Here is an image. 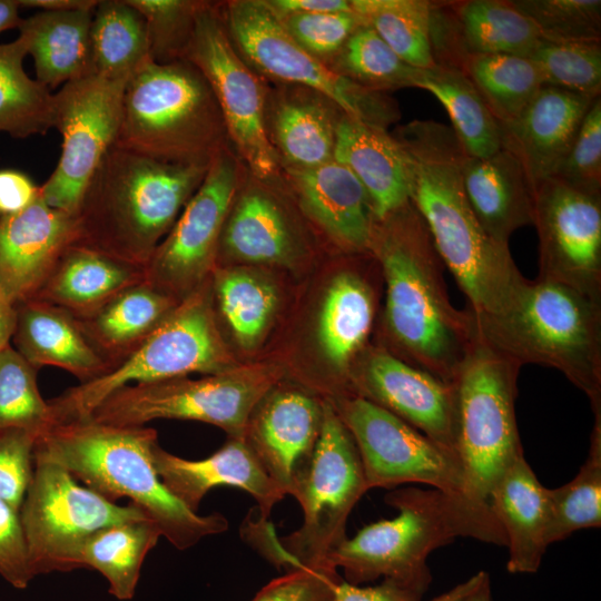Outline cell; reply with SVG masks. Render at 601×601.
I'll return each mask as SVG.
<instances>
[{"mask_svg": "<svg viewBox=\"0 0 601 601\" xmlns=\"http://www.w3.org/2000/svg\"><path fill=\"white\" fill-rule=\"evenodd\" d=\"M471 315L480 339L521 366L558 370L601 415V299L538 276L504 312Z\"/></svg>", "mask_w": 601, "mask_h": 601, "instance_id": "8992f818", "label": "cell"}, {"mask_svg": "<svg viewBox=\"0 0 601 601\" xmlns=\"http://www.w3.org/2000/svg\"><path fill=\"white\" fill-rule=\"evenodd\" d=\"M128 1L145 19L150 60L156 63L184 60L203 1Z\"/></svg>", "mask_w": 601, "mask_h": 601, "instance_id": "c3c4849f", "label": "cell"}, {"mask_svg": "<svg viewBox=\"0 0 601 601\" xmlns=\"http://www.w3.org/2000/svg\"><path fill=\"white\" fill-rule=\"evenodd\" d=\"M40 195V186L26 174L12 170H0V216H9L22 211Z\"/></svg>", "mask_w": 601, "mask_h": 601, "instance_id": "9f6ffc18", "label": "cell"}, {"mask_svg": "<svg viewBox=\"0 0 601 601\" xmlns=\"http://www.w3.org/2000/svg\"><path fill=\"white\" fill-rule=\"evenodd\" d=\"M18 0H0V33L11 28H18L22 21L19 16Z\"/></svg>", "mask_w": 601, "mask_h": 601, "instance_id": "6125c7cd", "label": "cell"}, {"mask_svg": "<svg viewBox=\"0 0 601 601\" xmlns=\"http://www.w3.org/2000/svg\"><path fill=\"white\" fill-rule=\"evenodd\" d=\"M21 8H38L41 11H71L93 9L98 0H18Z\"/></svg>", "mask_w": 601, "mask_h": 601, "instance_id": "680465c9", "label": "cell"}, {"mask_svg": "<svg viewBox=\"0 0 601 601\" xmlns=\"http://www.w3.org/2000/svg\"><path fill=\"white\" fill-rule=\"evenodd\" d=\"M465 601H492L490 577L486 573Z\"/></svg>", "mask_w": 601, "mask_h": 601, "instance_id": "be15d7a7", "label": "cell"}, {"mask_svg": "<svg viewBox=\"0 0 601 601\" xmlns=\"http://www.w3.org/2000/svg\"><path fill=\"white\" fill-rule=\"evenodd\" d=\"M550 519L548 544L578 530L601 525V415L594 416L588 456L578 474L564 485L548 489Z\"/></svg>", "mask_w": 601, "mask_h": 601, "instance_id": "b9f144b4", "label": "cell"}, {"mask_svg": "<svg viewBox=\"0 0 601 601\" xmlns=\"http://www.w3.org/2000/svg\"><path fill=\"white\" fill-rule=\"evenodd\" d=\"M277 14L352 11L351 0H266Z\"/></svg>", "mask_w": 601, "mask_h": 601, "instance_id": "6f0895ef", "label": "cell"}, {"mask_svg": "<svg viewBox=\"0 0 601 601\" xmlns=\"http://www.w3.org/2000/svg\"><path fill=\"white\" fill-rule=\"evenodd\" d=\"M160 530L150 519L116 523L95 532L83 544L79 563L101 573L118 600L134 597L142 562L158 543Z\"/></svg>", "mask_w": 601, "mask_h": 601, "instance_id": "74e56055", "label": "cell"}, {"mask_svg": "<svg viewBox=\"0 0 601 601\" xmlns=\"http://www.w3.org/2000/svg\"><path fill=\"white\" fill-rule=\"evenodd\" d=\"M184 60L208 82L229 145L245 168L259 178L279 175L280 162L266 131L267 86L233 45L218 2L203 1Z\"/></svg>", "mask_w": 601, "mask_h": 601, "instance_id": "5bb4252c", "label": "cell"}, {"mask_svg": "<svg viewBox=\"0 0 601 601\" xmlns=\"http://www.w3.org/2000/svg\"><path fill=\"white\" fill-rule=\"evenodd\" d=\"M218 8L233 45L263 79L312 89L348 117L385 130L401 118L397 102L387 92L338 75L304 49L266 0H229L218 2Z\"/></svg>", "mask_w": 601, "mask_h": 601, "instance_id": "30bf717a", "label": "cell"}, {"mask_svg": "<svg viewBox=\"0 0 601 601\" xmlns=\"http://www.w3.org/2000/svg\"><path fill=\"white\" fill-rule=\"evenodd\" d=\"M142 282L144 267L77 243L63 253L33 298L81 316L122 289Z\"/></svg>", "mask_w": 601, "mask_h": 601, "instance_id": "d6a6232c", "label": "cell"}, {"mask_svg": "<svg viewBox=\"0 0 601 601\" xmlns=\"http://www.w3.org/2000/svg\"><path fill=\"white\" fill-rule=\"evenodd\" d=\"M461 70L500 125L515 119L544 86L533 61L521 56H471Z\"/></svg>", "mask_w": 601, "mask_h": 601, "instance_id": "ab89813d", "label": "cell"}, {"mask_svg": "<svg viewBox=\"0 0 601 601\" xmlns=\"http://www.w3.org/2000/svg\"><path fill=\"white\" fill-rule=\"evenodd\" d=\"M333 159L345 166L365 188L375 218L410 200L403 151L387 130L343 114L335 134Z\"/></svg>", "mask_w": 601, "mask_h": 601, "instance_id": "4dcf8cb0", "label": "cell"}, {"mask_svg": "<svg viewBox=\"0 0 601 601\" xmlns=\"http://www.w3.org/2000/svg\"><path fill=\"white\" fill-rule=\"evenodd\" d=\"M595 99L543 86L515 119L500 125L502 148L521 162L532 189L555 175Z\"/></svg>", "mask_w": 601, "mask_h": 601, "instance_id": "d4e9b609", "label": "cell"}, {"mask_svg": "<svg viewBox=\"0 0 601 601\" xmlns=\"http://www.w3.org/2000/svg\"><path fill=\"white\" fill-rule=\"evenodd\" d=\"M392 135L405 158L410 200L465 294L467 308L475 315L504 312L528 279L509 247L489 237L469 204L461 177L466 152L453 129L413 120Z\"/></svg>", "mask_w": 601, "mask_h": 601, "instance_id": "6da1fadb", "label": "cell"}, {"mask_svg": "<svg viewBox=\"0 0 601 601\" xmlns=\"http://www.w3.org/2000/svg\"><path fill=\"white\" fill-rule=\"evenodd\" d=\"M80 238L78 216L49 206L41 193L22 211L0 217V287L8 299L14 306L32 299Z\"/></svg>", "mask_w": 601, "mask_h": 601, "instance_id": "7402d4cb", "label": "cell"}, {"mask_svg": "<svg viewBox=\"0 0 601 601\" xmlns=\"http://www.w3.org/2000/svg\"><path fill=\"white\" fill-rule=\"evenodd\" d=\"M542 39L512 0L431 1L430 42L435 65L462 69L476 55L529 58Z\"/></svg>", "mask_w": 601, "mask_h": 601, "instance_id": "44dd1931", "label": "cell"}, {"mask_svg": "<svg viewBox=\"0 0 601 601\" xmlns=\"http://www.w3.org/2000/svg\"><path fill=\"white\" fill-rule=\"evenodd\" d=\"M288 188L305 214L341 248L370 253L374 214L358 179L331 159L311 168H282Z\"/></svg>", "mask_w": 601, "mask_h": 601, "instance_id": "484cf974", "label": "cell"}, {"mask_svg": "<svg viewBox=\"0 0 601 601\" xmlns=\"http://www.w3.org/2000/svg\"><path fill=\"white\" fill-rule=\"evenodd\" d=\"M414 87L431 92L443 105L467 156L484 158L502 149L500 124L462 70L441 65L418 69Z\"/></svg>", "mask_w": 601, "mask_h": 601, "instance_id": "d590c367", "label": "cell"}, {"mask_svg": "<svg viewBox=\"0 0 601 601\" xmlns=\"http://www.w3.org/2000/svg\"><path fill=\"white\" fill-rule=\"evenodd\" d=\"M128 80L90 73L55 93V128L62 136V149L55 170L40 186L49 206L78 216L90 179L117 141Z\"/></svg>", "mask_w": 601, "mask_h": 601, "instance_id": "2e32d148", "label": "cell"}, {"mask_svg": "<svg viewBox=\"0 0 601 601\" xmlns=\"http://www.w3.org/2000/svg\"><path fill=\"white\" fill-rule=\"evenodd\" d=\"M16 323V306L0 287V351L10 345Z\"/></svg>", "mask_w": 601, "mask_h": 601, "instance_id": "91938a15", "label": "cell"}, {"mask_svg": "<svg viewBox=\"0 0 601 601\" xmlns=\"http://www.w3.org/2000/svg\"><path fill=\"white\" fill-rule=\"evenodd\" d=\"M38 437L23 428L0 430V500L18 511L32 480Z\"/></svg>", "mask_w": 601, "mask_h": 601, "instance_id": "816d5d0a", "label": "cell"}, {"mask_svg": "<svg viewBox=\"0 0 601 601\" xmlns=\"http://www.w3.org/2000/svg\"><path fill=\"white\" fill-rule=\"evenodd\" d=\"M93 9L40 10L22 19L18 27L19 37L33 57L36 79L48 89L92 73L90 28Z\"/></svg>", "mask_w": 601, "mask_h": 601, "instance_id": "836d02e7", "label": "cell"}, {"mask_svg": "<svg viewBox=\"0 0 601 601\" xmlns=\"http://www.w3.org/2000/svg\"><path fill=\"white\" fill-rule=\"evenodd\" d=\"M376 299L367 279L354 270L336 275L318 318V339L331 365L341 375L351 367L372 332Z\"/></svg>", "mask_w": 601, "mask_h": 601, "instance_id": "e575fe53", "label": "cell"}, {"mask_svg": "<svg viewBox=\"0 0 601 601\" xmlns=\"http://www.w3.org/2000/svg\"><path fill=\"white\" fill-rule=\"evenodd\" d=\"M324 402L302 390L274 385L248 418L244 440L285 495L296 499L308 473Z\"/></svg>", "mask_w": 601, "mask_h": 601, "instance_id": "d6986e66", "label": "cell"}, {"mask_svg": "<svg viewBox=\"0 0 601 601\" xmlns=\"http://www.w3.org/2000/svg\"><path fill=\"white\" fill-rule=\"evenodd\" d=\"M208 167L165 161L116 141L82 197L79 243L145 268Z\"/></svg>", "mask_w": 601, "mask_h": 601, "instance_id": "277c9868", "label": "cell"}, {"mask_svg": "<svg viewBox=\"0 0 601 601\" xmlns=\"http://www.w3.org/2000/svg\"><path fill=\"white\" fill-rule=\"evenodd\" d=\"M19 514L36 575L79 569L80 551L95 532L149 519L134 503L118 505L80 485L60 465L40 457H35L32 480Z\"/></svg>", "mask_w": 601, "mask_h": 601, "instance_id": "4fadbf2b", "label": "cell"}, {"mask_svg": "<svg viewBox=\"0 0 601 601\" xmlns=\"http://www.w3.org/2000/svg\"><path fill=\"white\" fill-rule=\"evenodd\" d=\"M487 502L505 533L508 571L515 574L536 572L549 546V495L548 487L540 483L524 454L504 471Z\"/></svg>", "mask_w": 601, "mask_h": 601, "instance_id": "f1b7e54d", "label": "cell"}, {"mask_svg": "<svg viewBox=\"0 0 601 601\" xmlns=\"http://www.w3.org/2000/svg\"><path fill=\"white\" fill-rule=\"evenodd\" d=\"M214 290L237 342L245 348L255 346L275 312V288L247 270L218 268L214 274Z\"/></svg>", "mask_w": 601, "mask_h": 601, "instance_id": "7bdbcfd3", "label": "cell"}, {"mask_svg": "<svg viewBox=\"0 0 601 601\" xmlns=\"http://www.w3.org/2000/svg\"><path fill=\"white\" fill-rule=\"evenodd\" d=\"M276 16L304 49L327 65L362 23L353 10Z\"/></svg>", "mask_w": 601, "mask_h": 601, "instance_id": "681fc988", "label": "cell"}, {"mask_svg": "<svg viewBox=\"0 0 601 601\" xmlns=\"http://www.w3.org/2000/svg\"><path fill=\"white\" fill-rule=\"evenodd\" d=\"M243 169L231 147L215 156L200 186L146 264L145 283L178 302L203 286Z\"/></svg>", "mask_w": 601, "mask_h": 601, "instance_id": "e0dca14e", "label": "cell"}, {"mask_svg": "<svg viewBox=\"0 0 601 601\" xmlns=\"http://www.w3.org/2000/svg\"><path fill=\"white\" fill-rule=\"evenodd\" d=\"M370 253L386 285L383 322L392 354L451 385L476 333L471 312L450 300L443 262L411 200L374 217Z\"/></svg>", "mask_w": 601, "mask_h": 601, "instance_id": "7a4b0ae2", "label": "cell"}, {"mask_svg": "<svg viewBox=\"0 0 601 601\" xmlns=\"http://www.w3.org/2000/svg\"><path fill=\"white\" fill-rule=\"evenodd\" d=\"M462 183L469 204L484 231L509 247L511 235L533 223V189L518 158L502 148L475 158L465 156Z\"/></svg>", "mask_w": 601, "mask_h": 601, "instance_id": "f546056e", "label": "cell"}, {"mask_svg": "<svg viewBox=\"0 0 601 601\" xmlns=\"http://www.w3.org/2000/svg\"><path fill=\"white\" fill-rule=\"evenodd\" d=\"M352 10L406 63L435 65L430 42V0H351Z\"/></svg>", "mask_w": 601, "mask_h": 601, "instance_id": "60d3db41", "label": "cell"}, {"mask_svg": "<svg viewBox=\"0 0 601 601\" xmlns=\"http://www.w3.org/2000/svg\"><path fill=\"white\" fill-rule=\"evenodd\" d=\"M266 368H235L190 380L186 376L121 387L105 398L88 418L108 425L145 426L155 420H189L244 437L248 418L276 384Z\"/></svg>", "mask_w": 601, "mask_h": 601, "instance_id": "8fae6325", "label": "cell"}, {"mask_svg": "<svg viewBox=\"0 0 601 601\" xmlns=\"http://www.w3.org/2000/svg\"><path fill=\"white\" fill-rule=\"evenodd\" d=\"M208 290L203 285L181 300L140 346L105 374L50 400L53 425L88 418L105 398L128 385L237 368L218 332Z\"/></svg>", "mask_w": 601, "mask_h": 601, "instance_id": "ba28073f", "label": "cell"}, {"mask_svg": "<svg viewBox=\"0 0 601 601\" xmlns=\"http://www.w3.org/2000/svg\"><path fill=\"white\" fill-rule=\"evenodd\" d=\"M92 73L129 79L150 61L146 22L128 0H98L91 19Z\"/></svg>", "mask_w": 601, "mask_h": 601, "instance_id": "8d00e7d4", "label": "cell"}, {"mask_svg": "<svg viewBox=\"0 0 601 601\" xmlns=\"http://www.w3.org/2000/svg\"><path fill=\"white\" fill-rule=\"evenodd\" d=\"M152 464L166 487L188 509H197L207 492L226 485L244 490L258 506L260 521L286 495L267 475L244 437H229L214 454L203 460H187L159 446L151 450Z\"/></svg>", "mask_w": 601, "mask_h": 601, "instance_id": "cb8c5ba5", "label": "cell"}, {"mask_svg": "<svg viewBox=\"0 0 601 601\" xmlns=\"http://www.w3.org/2000/svg\"><path fill=\"white\" fill-rule=\"evenodd\" d=\"M544 86L598 98L601 93V42L541 41L529 57Z\"/></svg>", "mask_w": 601, "mask_h": 601, "instance_id": "bcb514c9", "label": "cell"}, {"mask_svg": "<svg viewBox=\"0 0 601 601\" xmlns=\"http://www.w3.org/2000/svg\"><path fill=\"white\" fill-rule=\"evenodd\" d=\"M14 349L36 370L62 368L80 383L105 374L110 364L85 336L75 316L48 302L32 298L16 306Z\"/></svg>", "mask_w": 601, "mask_h": 601, "instance_id": "83f0119b", "label": "cell"}, {"mask_svg": "<svg viewBox=\"0 0 601 601\" xmlns=\"http://www.w3.org/2000/svg\"><path fill=\"white\" fill-rule=\"evenodd\" d=\"M179 303L142 282L122 289L96 309L75 318L111 368L140 346Z\"/></svg>", "mask_w": 601, "mask_h": 601, "instance_id": "1f68e13d", "label": "cell"}, {"mask_svg": "<svg viewBox=\"0 0 601 601\" xmlns=\"http://www.w3.org/2000/svg\"><path fill=\"white\" fill-rule=\"evenodd\" d=\"M423 594L391 579L374 587H358L343 578L335 587L334 601H421Z\"/></svg>", "mask_w": 601, "mask_h": 601, "instance_id": "11a10c76", "label": "cell"}, {"mask_svg": "<svg viewBox=\"0 0 601 601\" xmlns=\"http://www.w3.org/2000/svg\"><path fill=\"white\" fill-rule=\"evenodd\" d=\"M117 142L177 164L209 165L230 147L216 98L189 61H148L128 80Z\"/></svg>", "mask_w": 601, "mask_h": 601, "instance_id": "52a82bcc", "label": "cell"}, {"mask_svg": "<svg viewBox=\"0 0 601 601\" xmlns=\"http://www.w3.org/2000/svg\"><path fill=\"white\" fill-rule=\"evenodd\" d=\"M368 491L357 445L327 400L312 464L296 497L302 525L277 542L278 561L287 570L316 565L346 538L347 519Z\"/></svg>", "mask_w": 601, "mask_h": 601, "instance_id": "7c38bea8", "label": "cell"}, {"mask_svg": "<svg viewBox=\"0 0 601 601\" xmlns=\"http://www.w3.org/2000/svg\"><path fill=\"white\" fill-rule=\"evenodd\" d=\"M353 383L354 395L392 413L455 455L452 385L405 363L384 347L366 352Z\"/></svg>", "mask_w": 601, "mask_h": 601, "instance_id": "ffe728a7", "label": "cell"}, {"mask_svg": "<svg viewBox=\"0 0 601 601\" xmlns=\"http://www.w3.org/2000/svg\"><path fill=\"white\" fill-rule=\"evenodd\" d=\"M520 368L476 335L451 384L455 455L474 495L482 501L487 502L504 471L523 455L515 415Z\"/></svg>", "mask_w": 601, "mask_h": 601, "instance_id": "9c48e42d", "label": "cell"}, {"mask_svg": "<svg viewBox=\"0 0 601 601\" xmlns=\"http://www.w3.org/2000/svg\"><path fill=\"white\" fill-rule=\"evenodd\" d=\"M341 579L328 562L297 565L267 583L250 601H334Z\"/></svg>", "mask_w": 601, "mask_h": 601, "instance_id": "f5cc1de1", "label": "cell"}, {"mask_svg": "<svg viewBox=\"0 0 601 601\" xmlns=\"http://www.w3.org/2000/svg\"><path fill=\"white\" fill-rule=\"evenodd\" d=\"M565 184L601 194V99L591 105L573 144L553 176Z\"/></svg>", "mask_w": 601, "mask_h": 601, "instance_id": "f907efd6", "label": "cell"}, {"mask_svg": "<svg viewBox=\"0 0 601 601\" xmlns=\"http://www.w3.org/2000/svg\"><path fill=\"white\" fill-rule=\"evenodd\" d=\"M279 175L259 178L244 166L225 220L218 249L231 258L259 264H292L303 246L277 194Z\"/></svg>", "mask_w": 601, "mask_h": 601, "instance_id": "603a6c76", "label": "cell"}, {"mask_svg": "<svg viewBox=\"0 0 601 601\" xmlns=\"http://www.w3.org/2000/svg\"><path fill=\"white\" fill-rule=\"evenodd\" d=\"M338 75L382 92L414 87L417 68L403 61L367 24L361 23L328 62Z\"/></svg>", "mask_w": 601, "mask_h": 601, "instance_id": "ee69618b", "label": "cell"}, {"mask_svg": "<svg viewBox=\"0 0 601 601\" xmlns=\"http://www.w3.org/2000/svg\"><path fill=\"white\" fill-rule=\"evenodd\" d=\"M539 277L601 299V194L550 177L533 188Z\"/></svg>", "mask_w": 601, "mask_h": 601, "instance_id": "ac0fdd59", "label": "cell"}, {"mask_svg": "<svg viewBox=\"0 0 601 601\" xmlns=\"http://www.w3.org/2000/svg\"><path fill=\"white\" fill-rule=\"evenodd\" d=\"M485 574V571H479L464 582L453 587L451 590L430 601H465V599L480 584Z\"/></svg>", "mask_w": 601, "mask_h": 601, "instance_id": "94428289", "label": "cell"}, {"mask_svg": "<svg viewBox=\"0 0 601 601\" xmlns=\"http://www.w3.org/2000/svg\"><path fill=\"white\" fill-rule=\"evenodd\" d=\"M156 443L154 428L85 418L53 425L38 437L33 455L60 465L111 501L129 499L178 550L225 532V516L199 515L166 487L152 464Z\"/></svg>", "mask_w": 601, "mask_h": 601, "instance_id": "3957f363", "label": "cell"}, {"mask_svg": "<svg viewBox=\"0 0 601 601\" xmlns=\"http://www.w3.org/2000/svg\"><path fill=\"white\" fill-rule=\"evenodd\" d=\"M26 41L0 45V131L13 138L45 135L55 128V93L23 68Z\"/></svg>", "mask_w": 601, "mask_h": 601, "instance_id": "f35d334b", "label": "cell"}, {"mask_svg": "<svg viewBox=\"0 0 601 601\" xmlns=\"http://www.w3.org/2000/svg\"><path fill=\"white\" fill-rule=\"evenodd\" d=\"M0 575L24 589L36 577L19 511L0 500Z\"/></svg>", "mask_w": 601, "mask_h": 601, "instance_id": "db71d44e", "label": "cell"}, {"mask_svg": "<svg viewBox=\"0 0 601 601\" xmlns=\"http://www.w3.org/2000/svg\"><path fill=\"white\" fill-rule=\"evenodd\" d=\"M37 371L11 345L0 351V430L23 428L40 437L53 426Z\"/></svg>", "mask_w": 601, "mask_h": 601, "instance_id": "f6af8a7d", "label": "cell"}, {"mask_svg": "<svg viewBox=\"0 0 601 601\" xmlns=\"http://www.w3.org/2000/svg\"><path fill=\"white\" fill-rule=\"evenodd\" d=\"M548 42H601L600 0H512Z\"/></svg>", "mask_w": 601, "mask_h": 601, "instance_id": "7dc6e473", "label": "cell"}, {"mask_svg": "<svg viewBox=\"0 0 601 601\" xmlns=\"http://www.w3.org/2000/svg\"><path fill=\"white\" fill-rule=\"evenodd\" d=\"M343 114L312 89L283 83L267 87L266 131L280 168H311L333 159L336 127Z\"/></svg>", "mask_w": 601, "mask_h": 601, "instance_id": "4316f807", "label": "cell"}, {"mask_svg": "<svg viewBox=\"0 0 601 601\" xmlns=\"http://www.w3.org/2000/svg\"><path fill=\"white\" fill-rule=\"evenodd\" d=\"M329 402L357 445L368 490L421 483L482 501L474 495L454 454L392 413L356 395Z\"/></svg>", "mask_w": 601, "mask_h": 601, "instance_id": "9a60e30c", "label": "cell"}, {"mask_svg": "<svg viewBox=\"0 0 601 601\" xmlns=\"http://www.w3.org/2000/svg\"><path fill=\"white\" fill-rule=\"evenodd\" d=\"M397 510L391 520L371 523L345 538L327 555L347 582L377 578L401 582L424 593L432 580L426 560L457 538L506 545L505 533L489 502L455 496L436 489L405 487L386 494Z\"/></svg>", "mask_w": 601, "mask_h": 601, "instance_id": "5b68a950", "label": "cell"}]
</instances>
